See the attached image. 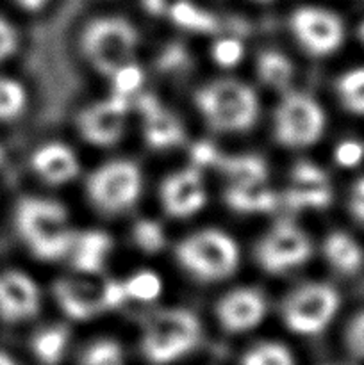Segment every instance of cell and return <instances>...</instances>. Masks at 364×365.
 I'll return each mask as SVG.
<instances>
[{
    "mask_svg": "<svg viewBox=\"0 0 364 365\" xmlns=\"http://www.w3.org/2000/svg\"><path fill=\"white\" fill-rule=\"evenodd\" d=\"M14 225L34 257L57 260L70 253L75 234L68 225L63 205L45 198H21L14 212Z\"/></svg>",
    "mask_w": 364,
    "mask_h": 365,
    "instance_id": "6da1fadb",
    "label": "cell"
},
{
    "mask_svg": "<svg viewBox=\"0 0 364 365\" xmlns=\"http://www.w3.org/2000/svg\"><path fill=\"white\" fill-rule=\"evenodd\" d=\"M195 103L206 123L223 134L246 132L259 118V98L245 82L221 78L196 91Z\"/></svg>",
    "mask_w": 364,
    "mask_h": 365,
    "instance_id": "7a4b0ae2",
    "label": "cell"
},
{
    "mask_svg": "<svg viewBox=\"0 0 364 365\" xmlns=\"http://www.w3.org/2000/svg\"><path fill=\"white\" fill-rule=\"evenodd\" d=\"M177 262L200 282H221L234 274L239 266L238 242L214 228L195 232L175 248Z\"/></svg>",
    "mask_w": 364,
    "mask_h": 365,
    "instance_id": "3957f363",
    "label": "cell"
},
{
    "mask_svg": "<svg viewBox=\"0 0 364 365\" xmlns=\"http://www.w3.org/2000/svg\"><path fill=\"white\" fill-rule=\"evenodd\" d=\"M200 321L184 309L157 312L143 334V355L153 365H168L196 348L200 341Z\"/></svg>",
    "mask_w": 364,
    "mask_h": 365,
    "instance_id": "277c9868",
    "label": "cell"
},
{
    "mask_svg": "<svg viewBox=\"0 0 364 365\" xmlns=\"http://www.w3.org/2000/svg\"><path fill=\"white\" fill-rule=\"evenodd\" d=\"M138 45V32L127 18L100 16L86 25L81 38L82 52L93 68L102 75H113L131 63Z\"/></svg>",
    "mask_w": 364,
    "mask_h": 365,
    "instance_id": "5b68a950",
    "label": "cell"
},
{
    "mask_svg": "<svg viewBox=\"0 0 364 365\" xmlns=\"http://www.w3.org/2000/svg\"><path fill=\"white\" fill-rule=\"evenodd\" d=\"M143 177L132 160H109L96 168L86 182L89 202L102 214H120L131 209L141 195Z\"/></svg>",
    "mask_w": 364,
    "mask_h": 365,
    "instance_id": "8992f818",
    "label": "cell"
},
{
    "mask_svg": "<svg viewBox=\"0 0 364 365\" xmlns=\"http://www.w3.org/2000/svg\"><path fill=\"white\" fill-rule=\"evenodd\" d=\"M325 113L320 103L305 93L284 95L275 109L273 134L288 148H305L323 135Z\"/></svg>",
    "mask_w": 364,
    "mask_h": 365,
    "instance_id": "52a82bcc",
    "label": "cell"
},
{
    "mask_svg": "<svg viewBox=\"0 0 364 365\" xmlns=\"http://www.w3.org/2000/svg\"><path fill=\"white\" fill-rule=\"evenodd\" d=\"M339 310V294L327 284H305L282 303V319L298 335H316L330 324Z\"/></svg>",
    "mask_w": 364,
    "mask_h": 365,
    "instance_id": "ba28073f",
    "label": "cell"
},
{
    "mask_svg": "<svg viewBox=\"0 0 364 365\" xmlns=\"http://www.w3.org/2000/svg\"><path fill=\"white\" fill-rule=\"evenodd\" d=\"M259 266L271 274L302 266L310 257V241L291 221H278L256 248Z\"/></svg>",
    "mask_w": 364,
    "mask_h": 365,
    "instance_id": "9c48e42d",
    "label": "cell"
},
{
    "mask_svg": "<svg viewBox=\"0 0 364 365\" xmlns=\"http://www.w3.org/2000/svg\"><path fill=\"white\" fill-rule=\"evenodd\" d=\"M291 31L307 53L325 57L338 52L345 41V25L332 11L302 6L291 14Z\"/></svg>",
    "mask_w": 364,
    "mask_h": 365,
    "instance_id": "30bf717a",
    "label": "cell"
},
{
    "mask_svg": "<svg viewBox=\"0 0 364 365\" xmlns=\"http://www.w3.org/2000/svg\"><path fill=\"white\" fill-rule=\"evenodd\" d=\"M131 102L118 95H111L103 102L86 107L77 118V128L82 138L96 146H113L123 135L125 118Z\"/></svg>",
    "mask_w": 364,
    "mask_h": 365,
    "instance_id": "8fae6325",
    "label": "cell"
},
{
    "mask_svg": "<svg viewBox=\"0 0 364 365\" xmlns=\"http://www.w3.org/2000/svg\"><path fill=\"white\" fill-rule=\"evenodd\" d=\"M161 202L171 217H189L200 212L207 202V192L198 168L189 166L166 177L161 185Z\"/></svg>",
    "mask_w": 364,
    "mask_h": 365,
    "instance_id": "7c38bea8",
    "label": "cell"
},
{
    "mask_svg": "<svg viewBox=\"0 0 364 365\" xmlns=\"http://www.w3.org/2000/svg\"><path fill=\"white\" fill-rule=\"evenodd\" d=\"M284 202L293 210L327 209L332 202L327 173L313 163H298L291 171V184L285 189Z\"/></svg>",
    "mask_w": 364,
    "mask_h": 365,
    "instance_id": "4fadbf2b",
    "label": "cell"
},
{
    "mask_svg": "<svg viewBox=\"0 0 364 365\" xmlns=\"http://www.w3.org/2000/svg\"><path fill=\"white\" fill-rule=\"evenodd\" d=\"M221 328L228 334H243L259 327L266 316V299L259 291L239 287L227 292L216 305Z\"/></svg>",
    "mask_w": 364,
    "mask_h": 365,
    "instance_id": "5bb4252c",
    "label": "cell"
},
{
    "mask_svg": "<svg viewBox=\"0 0 364 365\" xmlns=\"http://www.w3.org/2000/svg\"><path fill=\"white\" fill-rule=\"evenodd\" d=\"M52 291L59 309L70 319L86 321L106 312L103 284H93L84 278H61Z\"/></svg>",
    "mask_w": 364,
    "mask_h": 365,
    "instance_id": "9a60e30c",
    "label": "cell"
},
{
    "mask_svg": "<svg viewBox=\"0 0 364 365\" xmlns=\"http://www.w3.org/2000/svg\"><path fill=\"white\" fill-rule=\"evenodd\" d=\"M39 312V289L29 274L6 271L0 274V317L20 323Z\"/></svg>",
    "mask_w": 364,
    "mask_h": 365,
    "instance_id": "2e32d148",
    "label": "cell"
},
{
    "mask_svg": "<svg viewBox=\"0 0 364 365\" xmlns=\"http://www.w3.org/2000/svg\"><path fill=\"white\" fill-rule=\"evenodd\" d=\"M143 114V135L150 148L168 150L181 145L186 138L182 123L164 109L153 95H139L136 100Z\"/></svg>",
    "mask_w": 364,
    "mask_h": 365,
    "instance_id": "e0dca14e",
    "label": "cell"
},
{
    "mask_svg": "<svg viewBox=\"0 0 364 365\" xmlns=\"http://www.w3.org/2000/svg\"><path fill=\"white\" fill-rule=\"evenodd\" d=\"M34 173L50 185H63L79 175V159L70 146L46 143L39 146L31 159Z\"/></svg>",
    "mask_w": 364,
    "mask_h": 365,
    "instance_id": "ac0fdd59",
    "label": "cell"
},
{
    "mask_svg": "<svg viewBox=\"0 0 364 365\" xmlns=\"http://www.w3.org/2000/svg\"><path fill=\"white\" fill-rule=\"evenodd\" d=\"M111 246H113V242L106 232L86 230L81 234H75L70 248L71 264L79 273H100L111 252Z\"/></svg>",
    "mask_w": 364,
    "mask_h": 365,
    "instance_id": "d6986e66",
    "label": "cell"
},
{
    "mask_svg": "<svg viewBox=\"0 0 364 365\" xmlns=\"http://www.w3.org/2000/svg\"><path fill=\"white\" fill-rule=\"evenodd\" d=\"M225 202L236 212L264 214L275 210L278 200L266 184H228Z\"/></svg>",
    "mask_w": 364,
    "mask_h": 365,
    "instance_id": "ffe728a7",
    "label": "cell"
},
{
    "mask_svg": "<svg viewBox=\"0 0 364 365\" xmlns=\"http://www.w3.org/2000/svg\"><path fill=\"white\" fill-rule=\"evenodd\" d=\"M325 259L335 271L353 274L363 266V248L345 232H332L323 242Z\"/></svg>",
    "mask_w": 364,
    "mask_h": 365,
    "instance_id": "44dd1931",
    "label": "cell"
},
{
    "mask_svg": "<svg viewBox=\"0 0 364 365\" xmlns=\"http://www.w3.org/2000/svg\"><path fill=\"white\" fill-rule=\"evenodd\" d=\"M216 168L234 185L266 184L268 168L257 155H220Z\"/></svg>",
    "mask_w": 364,
    "mask_h": 365,
    "instance_id": "7402d4cb",
    "label": "cell"
},
{
    "mask_svg": "<svg viewBox=\"0 0 364 365\" xmlns=\"http://www.w3.org/2000/svg\"><path fill=\"white\" fill-rule=\"evenodd\" d=\"M166 16L173 21L178 27L186 29V31L202 32V34H209L218 29V20L214 18L213 13L203 9L198 4L191 2V0H181L175 4Z\"/></svg>",
    "mask_w": 364,
    "mask_h": 365,
    "instance_id": "603a6c76",
    "label": "cell"
},
{
    "mask_svg": "<svg viewBox=\"0 0 364 365\" xmlns=\"http://www.w3.org/2000/svg\"><path fill=\"white\" fill-rule=\"evenodd\" d=\"M68 346V330L64 327H49L32 337L31 349L43 365H57Z\"/></svg>",
    "mask_w": 364,
    "mask_h": 365,
    "instance_id": "cb8c5ba5",
    "label": "cell"
},
{
    "mask_svg": "<svg viewBox=\"0 0 364 365\" xmlns=\"http://www.w3.org/2000/svg\"><path fill=\"white\" fill-rule=\"evenodd\" d=\"M293 64L284 53L275 52V50H266L261 52L257 57V75H259L261 82H264L270 88L285 89L293 78Z\"/></svg>",
    "mask_w": 364,
    "mask_h": 365,
    "instance_id": "d4e9b609",
    "label": "cell"
},
{
    "mask_svg": "<svg viewBox=\"0 0 364 365\" xmlns=\"http://www.w3.org/2000/svg\"><path fill=\"white\" fill-rule=\"evenodd\" d=\"M338 96L346 110L364 116V68H355L339 77Z\"/></svg>",
    "mask_w": 364,
    "mask_h": 365,
    "instance_id": "484cf974",
    "label": "cell"
},
{
    "mask_svg": "<svg viewBox=\"0 0 364 365\" xmlns=\"http://www.w3.org/2000/svg\"><path fill=\"white\" fill-rule=\"evenodd\" d=\"M125 296L127 299H136L141 303L156 302L163 292V282L161 277L153 271H138V273L131 274L127 280L123 282Z\"/></svg>",
    "mask_w": 364,
    "mask_h": 365,
    "instance_id": "4316f807",
    "label": "cell"
},
{
    "mask_svg": "<svg viewBox=\"0 0 364 365\" xmlns=\"http://www.w3.org/2000/svg\"><path fill=\"white\" fill-rule=\"evenodd\" d=\"M27 106L24 84L11 77H0V121H11L20 116Z\"/></svg>",
    "mask_w": 364,
    "mask_h": 365,
    "instance_id": "83f0119b",
    "label": "cell"
},
{
    "mask_svg": "<svg viewBox=\"0 0 364 365\" xmlns=\"http://www.w3.org/2000/svg\"><path fill=\"white\" fill-rule=\"evenodd\" d=\"M241 365H295V359L285 346L264 342L246 351Z\"/></svg>",
    "mask_w": 364,
    "mask_h": 365,
    "instance_id": "f1b7e54d",
    "label": "cell"
},
{
    "mask_svg": "<svg viewBox=\"0 0 364 365\" xmlns=\"http://www.w3.org/2000/svg\"><path fill=\"white\" fill-rule=\"evenodd\" d=\"M111 78H113V95H118L121 96V98L128 100L132 95H138L139 93L143 81H145V75H143L141 68L131 61V63L118 68V70L111 75Z\"/></svg>",
    "mask_w": 364,
    "mask_h": 365,
    "instance_id": "f546056e",
    "label": "cell"
},
{
    "mask_svg": "<svg viewBox=\"0 0 364 365\" xmlns=\"http://www.w3.org/2000/svg\"><path fill=\"white\" fill-rule=\"evenodd\" d=\"M136 246L146 255L161 252L164 246V232L161 225L153 220H139L132 230Z\"/></svg>",
    "mask_w": 364,
    "mask_h": 365,
    "instance_id": "4dcf8cb0",
    "label": "cell"
},
{
    "mask_svg": "<svg viewBox=\"0 0 364 365\" xmlns=\"http://www.w3.org/2000/svg\"><path fill=\"white\" fill-rule=\"evenodd\" d=\"M82 365H123L121 349L113 341H98L86 349Z\"/></svg>",
    "mask_w": 364,
    "mask_h": 365,
    "instance_id": "1f68e13d",
    "label": "cell"
},
{
    "mask_svg": "<svg viewBox=\"0 0 364 365\" xmlns=\"http://www.w3.org/2000/svg\"><path fill=\"white\" fill-rule=\"evenodd\" d=\"M243 56H245V46L238 38H220L213 45V59L216 61L218 66H238Z\"/></svg>",
    "mask_w": 364,
    "mask_h": 365,
    "instance_id": "d6a6232c",
    "label": "cell"
},
{
    "mask_svg": "<svg viewBox=\"0 0 364 365\" xmlns=\"http://www.w3.org/2000/svg\"><path fill=\"white\" fill-rule=\"evenodd\" d=\"M346 348L355 359L364 360V312L357 314L346 328Z\"/></svg>",
    "mask_w": 364,
    "mask_h": 365,
    "instance_id": "836d02e7",
    "label": "cell"
},
{
    "mask_svg": "<svg viewBox=\"0 0 364 365\" xmlns=\"http://www.w3.org/2000/svg\"><path fill=\"white\" fill-rule=\"evenodd\" d=\"M334 159L343 168L357 166L364 159V146L355 139H346L335 146Z\"/></svg>",
    "mask_w": 364,
    "mask_h": 365,
    "instance_id": "e575fe53",
    "label": "cell"
},
{
    "mask_svg": "<svg viewBox=\"0 0 364 365\" xmlns=\"http://www.w3.org/2000/svg\"><path fill=\"white\" fill-rule=\"evenodd\" d=\"M18 46V32L9 20L0 16V63L6 61L7 57L13 56L16 52Z\"/></svg>",
    "mask_w": 364,
    "mask_h": 365,
    "instance_id": "d590c367",
    "label": "cell"
},
{
    "mask_svg": "<svg viewBox=\"0 0 364 365\" xmlns=\"http://www.w3.org/2000/svg\"><path fill=\"white\" fill-rule=\"evenodd\" d=\"M218 159H220V153H218L216 146H213L211 143L200 141L191 148L193 166L198 170L202 166H216Z\"/></svg>",
    "mask_w": 364,
    "mask_h": 365,
    "instance_id": "8d00e7d4",
    "label": "cell"
},
{
    "mask_svg": "<svg viewBox=\"0 0 364 365\" xmlns=\"http://www.w3.org/2000/svg\"><path fill=\"white\" fill-rule=\"evenodd\" d=\"M125 302H127V296H125L123 282H103V303H106V310L118 309Z\"/></svg>",
    "mask_w": 364,
    "mask_h": 365,
    "instance_id": "74e56055",
    "label": "cell"
},
{
    "mask_svg": "<svg viewBox=\"0 0 364 365\" xmlns=\"http://www.w3.org/2000/svg\"><path fill=\"white\" fill-rule=\"evenodd\" d=\"M141 2L146 13L153 14V16H166L168 11L181 0H141Z\"/></svg>",
    "mask_w": 364,
    "mask_h": 365,
    "instance_id": "f35d334b",
    "label": "cell"
},
{
    "mask_svg": "<svg viewBox=\"0 0 364 365\" xmlns=\"http://www.w3.org/2000/svg\"><path fill=\"white\" fill-rule=\"evenodd\" d=\"M350 210L353 216L364 225V196H353L350 198Z\"/></svg>",
    "mask_w": 364,
    "mask_h": 365,
    "instance_id": "ab89813d",
    "label": "cell"
},
{
    "mask_svg": "<svg viewBox=\"0 0 364 365\" xmlns=\"http://www.w3.org/2000/svg\"><path fill=\"white\" fill-rule=\"evenodd\" d=\"M14 2H16V6L21 7L24 11L36 13V11H41L49 0H14Z\"/></svg>",
    "mask_w": 364,
    "mask_h": 365,
    "instance_id": "60d3db41",
    "label": "cell"
},
{
    "mask_svg": "<svg viewBox=\"0 0 364 365\" xmlns=\"http://www.w3.org/2000/svg\"><path fill=\"white\" fill-rule=\"evenodd\" d=\"M0 365H16V362H14L9 355H6V353L0 351Z\"/></svg>",
    "mask_w": 364,
    "mask_h": 365,
    "instance_id": "b9f144b4",
    "label": "cell"
},
{
    "mask_svg": "<svg viewBox=\"0 0 364 365\" xmlns=\"http://www.w3.org/2000/svg\"><path fill=\"white\" fill-rule=\"evenodd\" d=\"M359 39H360V43L364 45V20H363V24H360V27H359Z\"/></svg>",
    "mask_w": 364,
    "mask_h": 365,
    "instance_id": "7bdbcfd3",
    "label": "cell"
},
{
    "mask_svg": "<svg viewBox=\"0 0 364 365\" xmlns=\"http://www.w3.org/2000/svg\"><path fill=\"white\" fill-rule=\"evenodd\" d=\"M256 2H271V0H256Z\"/></svg>",
    "mask_w": 364,
    "mask_h": 365,
    "instance_id": "ee69618b",
    "label": "cell"
}]
</instances>
